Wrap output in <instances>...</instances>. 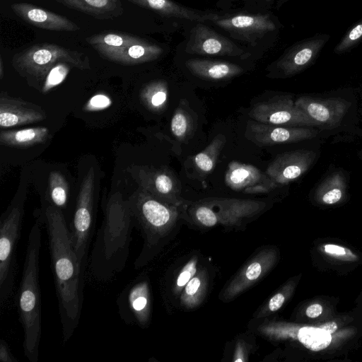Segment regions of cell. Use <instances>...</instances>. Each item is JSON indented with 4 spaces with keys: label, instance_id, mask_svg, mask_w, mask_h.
<instances>
[{
    "label": "cell",
    "instance_id": "obj_1",
    "mask_svg": "<svg viewBox=\"0 0 362 362\" xmlns=\"http://www.w3.org/2000/svg\"><path fill=\"white\" fill-rule=\"evenodd\" d=\"M38 221L45 223L47 229L62 340L65 344L79 324L86 269L75 252L64 212L49 205L45 208Z\"/></svg>",
    "mask_w": 362,
    "mask_h": 362
},
{
    "label": "cell",
    "instance_id": "obj_2",
    "mask_svg": "<svg viewBox=\"0 0 362 362\" xmlns=\"http://www.w3.org/2000/svg\"><path fill=\"white\" fill-rule=\"evenodd\" d=\"M37 220L28 238L23 274L17 296V308L23 330V351L30 362H37L42 335V304L40 257L42 231Z\"/></svg>",
    "mask_w": 362,
    "mask_h": 362
},
{
    "label": "cell",
    "instance_id": "obj_3",
    "mask_svg": "<svg viewBox=\"0 0 362 362\" xmlns=\"http://www.w3.org/2000/svg\"><path fill=\"white\" fill-rule=\"evenodd\" d=\"M60 62H66L81 70L90 69L89 59L84 53L48 42L35 44L16 53L11 64L21 76L32 81H44L49 71Z\"/></svg>",
    "mask_w": 362,
    "mask_h": 362
},
{
    "label": "cell",
    "instance_id": "obj_4",
    "mask_svg": "<svg viewBox=\"0 0 362 362\" xmlns=\"http://www.w3.org/2000/svg\"><path fill=\"white\" fill-rule=\"evenodd\" d=\"M23 203L17 202L0 219V305L1 310L12 295L18 272L17 247L23 220Z\"/></svg>",
    "mask_w": 362,
    "mask_h": 362
},
{
    "label": "cell",
    "instance_id": "obj_5",
    "mask_svg": "<svg viewBox=\"0 0 362 362\" xmlns=\"http://www.w3.org/2000/svg\"><path fill=\"white\" fill-rule=\"evenodd\" d=\"M95 173L90 167L81 182L72 219L68 223L78 259L86 269L88 250L95 227Z\"/></svg>",
    "mask_w": 362,
    "mask_h": 362
},
{
    "label": "cell",
    "instance_id": "obj_6",
    "mask_svg": "<svg viewBox=\"0 0 362 362\" xmlns=\"http://www.w3.org/2000/svg\"><path fill=\"white\" fill-rule=\"evenodd\" d=\"M132 218H134L142 230L147 250L152 240L165 228L175 217V210L167 203L154 197L145 189L139 187L128 199Z\"/></svg>",
    "mask_w": 362,
    "mask_h": 362
},
{
    "label": "cell",
    "instance_id": "obj_7",
    "mask_svg": "<svg viewBox=\"0 0 362 362\" xmlns=\"http://www.w3.org/2000/svg\"><path fill=\"white\" fill-rule=\"evenodd\" d=\"M257 122L290 127H317V122L299 109L288 96H275L256 103L248 112Z\"/></svg>",
    "mask_w": 362,
    "mask_h": 362
},
{
    "label": "cell",
    "instance_id": "obj_8",
    "mask_svg": "<svg viewBox=\"0 0 362 362\" xmlns=\"http://www.w3.org/2000/svg\"><path fill=\"white\" fill-rule=\"evenodd\" d=\"M185 52L190 54L247 58L250 54L202 23L189 33Z\"/></svg>",
    "mask_w": 362,
    "mask_h": 362
},
{
    "label": "cell",
    "instance_id": "obj_9",
    "mask_svg": "<svg viewBox=\"0 0 362 362\" xmlns=\"http://www.w3.org/2000/svg\"><path fill=\"white\" fill-rule=\"evenodd\" d=\"M130 173L139 187L156 199L175 203L180 193L181 185L174 173L168 167L132 166Z\"/></svg>",
    "mask_w": 362,
    "mask_h": 362
},
{
    "label": "cell",
    "instance_id": "obj_10",
    "mask_svg": "<svg viewBox=\"0 0 362 362\" xmlns=\"http://www.w3.org/2000/svg\"><path fill=\"white\" fill-rule=\"evenodd\" d=\"M310 127L275 125L252 119L247 121L245 136L258 146H272L312 139L318 131Z\"/></svg>",
    "mask_w": 362,
    "mask_h": 362
},
{
    "label": "cell",
    "instance_id": "obj_11",
    "mask_svg": "<svg viewBox=\"0 0 362 362\" xmlns=\"http://www.w3.org/2000/svg\"><path fill=\"white\" fill-rule=\"evenodd\" d=\"M118 313L129 325L143 326L149 313V289L148 282L138 277L129 282L117 299Z\"/></svg>",
    "mask_w": 362,
    "mask_h": 362
},
{
    "label": "cell",
    "instance_id": "obj_12",
    "mask_svg": "<svg viewBox=\"0 0 362 362\" xmlns=\"http://www.w3.org/2000/svg\"><path fill=\"white\" fill-rule=\"evenodd\" d=\"M213 23L228 32L232 37L250 43L276 29L269 14H238L227 18L221 16Z\"/></svg>",
    "mask_w": 362,
    "mask_h": 362
},
{
    "label": "cell",
    "instance_id": "obj_13",
    "mask_svg": "<svg viewBox=\"0 0 362 362\" xmlns=\"http://www.w3.org/2000/svg\"><path fill=\"white\" fill-rule=\"evenodd\" d=\"M316 154L313 151L297 150L278 155L265 170L274 187L288 184L305 173Z\"/></svg>",
    "mask_w": 362,
    "mask_h": 362
},
{
    "label": "cell",
    "instance_id": "obj_14",
    "mask_svg": "<svg viewBox=\"0 0 362 362\" xmlns=\"http://www.w3.org/2000/svg\"><path fill=\"white\" fill-rule=\"evenodd\" d=\"M224 181L231 189L245 193L267 192L275 188L265 172L237 160H232L228 165Z\"/></svg>",
    "mask_w": 362,
    "mask_h": 362
},
{
    "label": "cell",
    "instance_id": "obj_15",
    "mask_svg": "<svg viewBox=\"0 0 362 362\" xmlns=\"http://www.w3.org/2000/svg\"><path fill=\"white\" fill-rule=\"evenodd\" d=\"M295 105L320 126L335 127L340 123L350 103L339 98L300 97Z\"/></svg>",
    "mask_w": 362,
    "mask_h": 362
},
{
    "label": "cell",
    "instance_id": "obj_16",
    "mask_svg": "<svg viewBox=\"0 0 362 362\" xmlns=\"http://www.w3.org/2000/svg\"><path fill=\"white\" fill-rule=\"evenodd\" d=\"M11 7L21 19L40 29L65 32L80 30V27L67 17L32 4L15 3Z\"/></svg>",
    "mask_w": 362,
    "mask_h": 362
},
{
    "label": "cell",
    "instance_id": "obj_17",
    "mask_svg": "<svg viewBox=\"0 0 362 362\" xmlns=\"http://www.w3.org/2000/svg\"><path fill=\"white\" fill-rule=\"evenodd\" d=\"M94 49L101 57L123 65L149 62L158 59L163 52V48L159 45L145 39L141 42L119 48L96 47Z\"/></svg>",
    "mask_w": 362,
    "mask_h": 362
},
{
    "label": "cell",
    "instance_id": "obj_18",
    "mask_svg": "<svg viewBox=\"0 0 362 362\" xmlns=\"http://www.w3.org/2000/svg\"><path fill=\"white\" fill-rule=\"evenodd\" d=\"M45 118L46 114L40 106L1 94L0 98L1 127H13L37 122Z\"/></svg>",
    "mask_w": 362,
    "mask_h": 362
},
{
    "label": "cell",
    "instance_id": "obj_19",
    "mask_svg": "<svg viewBox=\"0 0 362 362\" xmlns=\"http://www.w3.org/2000/svg\"><path fill=\"white\" fill-rule=\"evenodd\" d=\"M325 40H313L303 42L291 48L275 63L283 76H293L305 68L314 59Z\"/></svg>",
    "mask_w": 362,
    "mask_h": 362
},
{
    "label": "cell",
    "instance_id": "obj_20",
    "mask_svg": "<svg viewBox=\"0 0 362 362\" xmlns=\"http://www.w3.org/2000/svg\"><path fill=\"white\" fill-rule=\"evenodd\" d=\"M127 1L138 6L151 10L163 16L185 19L197 23H204L207 21L213 22L221 17V16L216 13L187 8L172 0Z\"/></svg>",
    "mask_w": 362,
    "mask_h": 362
},
{
    "label": "cell",
    "instance_id": "obj_21",
    "mask_svg": "<svg viewBox=\"0 0 362 362\" xmlns=\"http://www.w3.org/2000/svg\"><path fill=\"white\" fill-rule=\"evenodd\" d=\"M185 66L194 76L209 81L230 79L244 72L238 64L219 60L190 59Z\"/></svg>",
    "mask_w": 362,
    "mask_h": 362
},
{
    "label": "cell",
    "instance_id": "obj_22",
    "mask_svg": "<svg viewBox=\"0 0 362 362\" xmlns=\"http://www.w3.org/2000/svg\"><path fill=\"white\" fill-rule=\"evenodd\" d=\"M64 6L98 20H112L124 13L120 0H54Z\"/></svg>",
    "mask_w": 362,
    "mask_h": 362
},
{
    "label": "cell",
    "instance_id": "obj_23",
    "mask_svg": "<svg viewBox=\"0 0 362 362\" xmlns=\"http://www.w3.org/2000/svg\"><path fill=\"white\" fill-rule=\"evenodd\" d=\"M197 126V115L186 99H181L170 122L173 135L179 141H187L193 136Z\"/></svg>",
    "mask_w": 362,
    "mask_h": 362
},
{
    "label": "cell",
    "instance_id": "obj_24",
    "mask_svg": "<svg viewBox=\"0 0 362 362\" xmlns=\"http://www.w3.org/2000/svg\"><path fill=\"white\" fill-rule=\"evenodd\" d=\"M49 136V129L45 127L2 131L0 134V143L8 146L29 147L44 143Z\"/></svg>",
    "mask_w": 362,
    "mask_h": 362
},
{
    "label": "cell",
    "instance_id": "obj_25",
    "mask_svg": "<svg viewBox=\"0 0 362 362\" xmlns=\"http://www.w3.org/2000/svg\"><path fill=\"white\" fill-rule=\"evenodd\" d=\"M226 141L224 134H218L202 151L192 158L193 166L199 174L206 175L214 170Z\"/></svg>",
    "mask_w": 362,
    "mask_h": 362
},
{
    "label": "cell",
    "instance_id": "obj_26",
    "mask_svg": "<svg viewBox=\"0 0 362 362\" xmlns=\"http://www.w3.org/2000/svg\"><path fill=\"white\" fill-rule=\"evenodd\" d=\"M85 40L93 48H119L141 42L144 39L123 32L105 31L88 36Z\"/></svg>",
    "mask_w": 362,
    "mask_h": 362
},
{
    "label": "cell",
    "instance_id": "obj_27",
    "mask_svg": "<svg viewBox=\"0 0 362 362\" xmlns=\"http://www.w3.org/2000/svg\"><path fill=\"white\" fill-rule=\"evenodd\" d=\"M141 98L149 110L155 112H163L168 103V86L167 82L157 80L148 83L141 91Z\"/></svg>",
    "mask_w": 362,
    "mask_h": 362
},
{
    "label": "cell",
    "instance_id": "obj_28",
    "mask_svg": "<svg viewBox=\"0 0 362 362\" xmlns=\"http://www.w3.org/2000/svg\"><path fill=\"white\" fill-rule=\"evenodd\" d=\"M346 188L344 176L337 173L329 176L318 187L322 202L327 204H335L342 198Z\"/></svg>",
    "mask_w": 362,
    "mask_h": 362
},
{
    "label": "cell",
    "instance_id": "obj_29",
    "mask_svg": "<svg viewBox=\"0 0 362 362\" xmlns=\"http://www.w3.org/2000/svg\"><path fill=\"white\" fill-rule=\"evenodd\" d=\"M50 204L63 211L69 200V187L64 177L59 171H52L49 176ZM47 207V206H46Z\"/></svg>",
    "mask_w": 362,
    "mask_h": 362
},
{
    "label": "cell",
    "instance_id": "obj_30",
    "mask_svg": "<svg viewBox=\"0 0 362 362\" xmlns=\"http://www.w3.org/2000/svg\"><path fill=\"white\" fill-rule=\"evenodd\" d=\"M298 337L305 347L314 351L327 348L332 341L331 334L320 327H302Z\"/></svg>",
    "mask_w": 362,
    "mask_h": 362
},
{
    "label": "cell",
    "instance_id": "obj_31",
    "mask_svg": "<svg viewBox=\"0 0 362 362\" xmlns=\"http://www.w3.org/2000/svg\"><path fill=\"white\" fill-rule=\"evenodd\" d=\"M71 67L74 66L66 62H60L55 64L44 79L42 86V93H47L62 83L66 78Z\"/></svg>",
    "mask_w": 362,
    "mask_h": 362
},
{
    "label": "cell",
    "instance_id": "obj_32",
    "mask_svg": "<svg viewBox=\"0 0 362 362\" xmlns=\"http://www.w3.org/2000/svg\"><path fill=\"white\" fill-rule=\"evenodd\" d=\"M194 214L197 221L204 226H214L218 221L214 212L203 204L196 207Z\"/></svg>",
    "mask_w": 362,
    "mask_h": 362
},
{
    "label": "cell",
    "instance_id": "obj_33",
    "mask_svg": "<svg viewBox=\"0 0 362 362\" xmlns=\"http://www.w3.org/2000/svg\"><path fill=\"white\" fill-rule=\"evenodd\" d=\"M362 37V22L356 25L344 37L335 48L336 52H342L354 45Z\"/></svg>",
    "mask_w": 362,
    "mask_h": 362
},
{
    "label": "cell",
    "instance_id": "obj_34",
    "mask_svg": "<svg viewBox=\"0 0 362 362\" xmlns=\"http://www.w3.org/2000/svg\"><path fill=\"white\" fill-rule=\"evenodd\" d=\"M112 104L110 98L105 94H96L89 99L84 107L86 111H99Z\"/></svg>",
    "mask_w": 362,
    "mask_h": 362
},
{
    "label": "cell",
    "instance_id": "obj_35",
    "mask_svg": "<svg viewBox=\"0 0 362 362\" xmlns=\"http://www.w3.org/2000/svg\"><path fill=\"white\" fill-rule=\"evenodd\" d=\"M195 272V262L191 261L183 268L181 273L179 274L177 280V286H184L186 284L188 283Z\"/></svg>",
    "mask_w": 362,
    "mask_h": 362
},
{
    "label": "cell",
    "instance_id": "obj_36",
    "mask_svg": "<svg viewBox=\"0 0 362 362\" xmlns=\"http://www.w3.org/2000/svg\"><path fill=\"white\" fill-rule=\"evenodd\" d=\"M0 361L2 362H18V359L15 358L11 349L4 339L0 341Z\"/></svg>",
    "mask_w": 362,
    "mask_h": 362
},
{
    "label": "cell",
    "instance_id": "obj_37",
    "mask_svg": "<svg viewBox=\"0 0 362 362\" xmlns=\"http://www.w3.org/2000/svg\"><path fill=\"white\" fill-rule=\"evenodd\" d=\"M262 273L261 264L257 262L250 264L247 268L245 277L249 281H254L258 279Z\"/></svg>",
    "mask_w": 362,
    "mask_h": 362
},
{
    "label": "cell",
    "instance_id": "obj_38",
    "mask_svg": "<svg viewBox=\"0 0 362 362\" xmlns=\"http://www.w3.org/2000/svg\"><path fill=\"white\" fill-rule=\"evenodd\" d=\"M285 300L284 296L281 293H277L274 296L269 302V308L271 311H276L283 305Z\"/></svg>",
    "mask_w": 362,
    "mask_h": 362
},
{
    "label": "cell",
    "instance_id": "obj_39",
    "mask_svg": "<svg viewBox=\"0 0 362 362\" xmlns=\"http://www.w3.org/2000/svg\"><path fill=\"white\" fill-rule=\"evenodd\" d=\"M201 284V281L199 278L194 277L190 279L187 284L185 291L187 295H194L197 291L198 290L199 286Z\"/></svg>",
    "mask_w": 362,
    "mask_h": 362
},
{
    "label": "cell",
    "instance_id": "obj_40",
    "mask_svg": "<svg viewBox=\"0 0 362 362\" xmlns=\"http://www.w3.org/2000/svg\"><path fill=\"white\" fill-rule=\"evenodd\" d=\"M322 312V307L319 304H313L306 309L308 317L315 318L318 317Z\"/></svg>",
    "mask_w": 362,
    "mask_h": 362
},
{
    "label": "cell",
    "instance_id": "obj_41",
    "mask_svg": "<svg viewBox=\"0 0 362 362\" xmlns=\"http://www.w3.org/2000/svg\"><path fill=\"white\" fill-rule=\"evenodd\" d=\"M325 250L329 254L343 255L346 253L345 249L341 246L327 244L325 245Z\"/></svg>",
    "mask_w": 362,
    "mask_h": 362
},
{
    "label": "cell",
    "instance_id": "obj_42",
    "mask_svg": "<svg viewBox=\"0 0 362 362\" xmlns=\"http://www.w3.org/2000/svg\"><path fill=\"white\" fill-rule=\"evenodd\" d=\"M319 327L323 329L329 334H332L337 330V325L334 322H329L320 326Z\"/></svg>",
    "mask_w": 362,
    "mask_h": 362
},
{
    "label": "cell",
    "instance_id": "obj_43",
    "mask_svg": "<svg viewBox=\"0 0 362 362\" xmlns=\"http://www.w3.org/2000/svg\"><path fill=\"white\" fill-rule=\"evenodd\" d=\"M4 76V64H3V59L2 57H0V77L1 78H3Z\"/></svg>",
    "mask_w": 362,
    "mask_h": 362
},
{
    "label": "cell",
    "instance_id": "obj_44",
    "mask_svg": "<svg viewBox=\"0 0 362 362\" xmlns=\"http://www.w3.org/2000/svg\"><path fill=\"white\" fill-rule=\"evenodd\" d=\"M266 1H271V0H266Z\"/></svg>",
    "mask_w": 362,
    "mask_h": 362
}]
</instances>
